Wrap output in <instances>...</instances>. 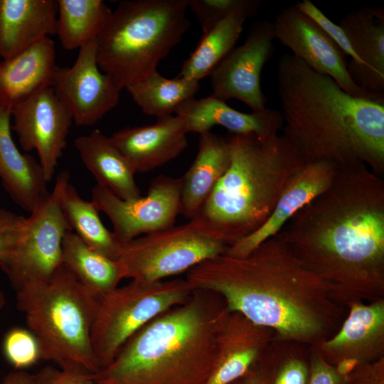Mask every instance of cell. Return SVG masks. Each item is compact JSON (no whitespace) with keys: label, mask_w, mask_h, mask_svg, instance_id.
<instances>
[{"label":"cell","mask_w":384,"mask_h":384,"mask_svg":"<svg viewBox=\"0 0 384 384\" xmlns=\"http://www.w3.org/2000/svg\"><path fill=\"white\" fill-rule=\"evenodd\" d=\"M278 237L338 304L384 294V181L365 164L338 167L329 187Z\"/></svg>","instance_id":"cell-1"},{"label":"cell","mask_w":384,"mask_h":384,"mask_svg":"<svg viewBox=\"0 0 384 384\" xmlns=\"http://www.w3.org/2000/svg\"><path fill=\"white\" fill-rule=\"evenodd\" d=\"M193 290L218 295L239 312L285 340L317 343L342 317L329 284L306 268L277 236L245 257L225 253L190 269Z\"/></svg>","instance_id":"cell-2"},{"label":"cell","mask_w":384,"mask_h":384,"mask_svg":"<svg viewBox=\"0 0 384 384\" xmlns=\"http://www.w3.org/2000/svg\"><path fill=\"white\" fill-rule=\"evenodd\" d=\"M282 135L304 163L365 164L384 174V102L346 92L292 53L277 65Z\"/></svg>","instance_id":"cell-3"},{"label":"cell","mask_w":384,"mask_h":384,"mask_svg":"<svg viewBox=\"0 0 384 384\" xmlns=\"http://www.w3.org/2000/svg\"><path fill=\"white\" fill-rule=\"evenodd\" d=\"M210 292L193 290L159 315L92 376L95 384H206L216 359V329L225 308Z\"/></svg>","instance_id":"cell-4"},{"label":"cell","mask_w":384,"mask_h":384,"mask_svg":"<svg viewBox=\"0 0 384 384\" xmlns=\"http://www.w3.org/2000/svg\"><path fill=\"white\" fill-rule=\"evenodd\" d=\"M228 140L229 166L196 217L228 247L266 222L304 161L282 134L263 140L231 134Z\"/></svg>","instance_id":"cell-5"},{"label":"cell","mask_w":384,"mask_h":384,"mask_svg":"<svg viewBox=\"0 0 384 384\" xmlns=\"http://www.w3.org/2000/svg\"><path fill=\"white\" fill-rule=\"evenodd\" d=\"M188 0L121 1L96 39L100 70L122 90L157 70L190 26Z\"/></svg>","instance_id":"cell-6"},{"label":"cell","mask_w":384,"mask_h":384,"mask_svg":"<svg viewBox=\"0 0 384 384\" xmlns=\"http://www.w3.org/2000/svg\"><path fill=\"white\" fill-rule=\"evenodd\" d=\"M100 299L61 265L46 282L16 292V306L36 337L41 359L93 375L90 333Z\"/></svg>","instance_id":"cell-7"},{"label":"cell","mask_w":384,"mask_h":384,"mask_svg":"<svg viewBox=\"0 0 384 384\" xmlns=\"http://www.w3.org/2000/svg\"><path fill=\"white\" fill-rule=\"evenodd\" d=\"M186 279L154 282L131 280L100 301L90 343L99 370L108 365L139 330L164 312L186 302L193 292Z\"/></svg>","instance_id":"cell-8"},{"label":"cell","mask_w":384,"mask_h":384,"mask_svg":"<svg viewBox=\"0 0 384 384\" xmlns=\"http://www.w3.org/2000/svg\"><path fill=\"white\" fill-rule=\"evenodd\" d=\"M228 246L195 217L122 245L116 260L122 279L154 282L177 275L225 252Z\"/></svg>","instance_id":"cell-9"},{"label":"cell","mask_w":384,"mask_h":384,"mask_svg":"<svg viewBox=\"0 0 384 384\" xmlns=\"http://www.w3.org/2000/svg\"><path fill=\"white\" fill-rule=\"evenodd\" d=\"M60 183L27 218L23 232L0 268L18 290L48 281L62 265V242L72 230L60 203Z\"/></svg>","instance_id":"cell-10"},{"label":"cell","mask_w":384,"mask_h":384,"mask_svg":"<svg viewBox=\"0 0 384 384\" xmlns=\"http://www.w3.org/2000/svg\"><path fill=\"white\" fill-rule=\"evenodd\" d=\"M181 177L161 175L153 180L145 196L125 201L96 184L91 201L109 218L113 233L123 245L174 225L181 214Z\"/></svg>","instance_id":"cell-11"},{"label":"cell","mask_w":384,"mask_h":384,"mask_svg":"<svg viewBox=\"0 0 384 384\" xmlns=\"http://www.w3.org/2000/svg\"><path fill=\"white\" fill-rule=\"evenodd\" d=\"M21 148L36 150L47 182L56 170L66 147L73 117L53 88H41L17 102L11 110Z\"/></svg>","instance_id":"cell-12"},{"label":"cell","mask_w":384,"mask_h":384,"mask_svg":"<svg viewBox=\"0 0 384 384\" xmlns=\"http://www.w3.org/2000/svg\"><path fill=\"white\" fill-rule=\"evenodd\" d=\"M272 23H253L245 42L234 48L210 74L212 95L225 102L236 99L253 111L266 108L260 78L265 64L274 55Z\"/></svg>","instance_id":"cell-13"},{"label":"cell","mask_w":384,"mask_h":384,"mask_svg":"<svg viewBox=\"0 0 384 384\" xmlns=\"http://www.w3.org/2000/svg\"><path fill=\"white\" fill-rule=\"evenodd\" d=\"M96 40L79 49L71 67H57L51 87L78 126H92L115 107L121 90L100 68Z\"/></svg>","instance_id":"cell-14"},{"label":"cell","mask_w":384,"mask_h":384,"mask_svg":"<svg viewBox=\"0 0 384 384\" xmlns=\"http://www.w3.org/2000/svg\"><path fill=\"white\" fill-rule=\"evenodd\" d=\"M272 23L274 38L289 48L292 55L317 73L331 77L351 95L373 100L351 80L347 70L348 56L315 21L295 5L281 11Z\"/></svg>","instance_id":"cell-15"},{"label":"cell","mask_w":384,"mask_h":384,"mask_svg":"<svg viewBox=\"0 0 384 384\" xmlns=\"http://www.w3.org/2000/svg\"><path fill=\"white\" fill-rule=\"evenodd\" d=\"M273 331L224 308L216 329V359L206 384H230L257 362Z\"/></svg>","instance_id":"cell-16"},{"label":"cell","mask_w":384,"mask_h":384,"mask_svg":"<svg viewBox=\"0 0 384 384\" xmlns=\"http://www.w3.org/2000/svg\"><path fill=\"white\" fill-rule=\"evenodd\" d=\"M337 169L326 161L304 163L287 181L266 222L251 235L228 247L225 253L245 257L265 240L276 236L296 213L329 187Z\"/></svg>","instance_id":"cell-17"},{"label":"cell","mask_w":384,"mask_h":384,"mask_svg":"<svg viewBox=\"0 0 384 384\" xmlns=\"http://www.w3.org/2000/svg\"><path fill=\"white\" fill-rule=\"evenodd\" d=\"M360 65L348 73L370 98L384 102V9L364 6L339 21Z\"/></svg>","instance_id":"cell-18"},{"label":"cell","mask_w":384,"mask_h":384,"mask_svg":"<svg viewBox=\"0 0 384 384\" xmlns=\"http://www.w3.org/2000/svg\"><path fill=\"white\" fill-rule=\"evenodd\" d=\"M348 317L339 331L314 344V350L329 364L344 358L369 363L383 357L384 349V300L369 304L351 303Z\"/></svg>","instance_id":"cell-19"},{"label":"cell","mask_w":384,"mask_h":384,"mask_svg":"<svg viewBox=\"0 0 384 384\" xmlns=\"http://www.w3.org/2000/svg\"><path fill=\"white\" fill-rule=\"evenodd\" d=\"M187 134L183 119L171 114L151 125L120 129L110 139L136 173H146L178 156L188 146Z\"/></svg>","instance_id":"cell-20"},{"label":"cell","mask_w":384,"mask_h":384,"mask_svg":"<svg viewBox=\"0 0 384 384\" xmlns=\"http://www.w3.org/2000/svg\"><path fill=\"white\" fill-rule=\"evenodd\" d=\"M175 114L183 119L188 133L199 134L210 132L213 126L219 125L231 134H255L265 140L278 135L283 127V118L279 110L266 107L244 113L212 95L186 100L177 108Z\"/></svg>","instance_id":"cell-21"},{"label":"cell","mask_w":384,"mask_h":384,"mask_svg":"<svg viewBox=\"0 0 384 384\" xmlns=\"http://www.w3.org/2000/svg\"><path fill=\"white\" fill-rule=\"evenodd\" d=\"M57 1L0 0V58L9 60L56 34Z\"/></svg>","instance_id":"cell-22"},{"label":"cell","mask_w":384,"mask_h":384,"mask_svg":"<svg viewBox=\"0 0 384 384\" xmlns=\"http://www.w3.org/2000/svg\"><path fill=\"white\" fill-rule=\"evenodd\" d=\"M11 117L0 108V179L14 203L31 213L49 193L48 182L39 161L21 153L14 142Z\"/></svg>","instance_id":"cell-23"},{"label":"cell","mask_w":384,"mask_h":384,"mask_svg":"<svg viewBox=\"0 0 384 384\" xmlns=\"http://www.w3.org/2000/svg\"><path fill=\"white\" fill-rule=\"evenodd\" d=\"M55 44L45 38L15 57L0 61V108L13 107L34 92L52 85L57 68Z\"/></svg>","instance_id":"cell-24"},{"label":"cell","mask_w":384,"mask_h":384,"mask_svg":"<svg viewBox=\"0 0 384 384\" xmlns=\"http://www.w3.org/2000/svg\"><path fill=\"white\" fill-rule=\"evenodd\" d=\"M229 164L228 138L210 132L199 134L196 156L181 177V215L191 220L199 213Z\"/></svg>","instance_id":"cell-25"},{"label":"cell","mask_w":384,"mask_h":384,"mask_svg":"<svg viewBox=\"0 0 384 384\" xmlns=\"http://www.w3.org/2000/svg\"><path fill=\"white\" fill-rule=\"evenodd\" d=\"M75 146L97 184L109 188L122 200L130 201L142 196L132 165L113 144L110 137L95 129L76 138Z\"/></svg>","instance_id":"cell-26"},{"label":"cell","mask_w":384,"mask_h":384,"mask_svg":"<svg viewBox=\"0 0 384 384\" xmlns=\"http://www.w3.org/2000/svg\"><path fill=\"white\" fill-rule=\"evenodd\" d=\"M57 178L60 183L61 208L72 231L90 247L116 261L122 244L114 233L103 225L97 206L92 201L81 198L70 183V174L67 171H63Z\"/></svg>","instance_id":"cell-27"},{"label":"cell","mask_w":384,"mask_h":384,"mask_svg":"<svg viewBox=\"0 0 384 384\" xmlns=\"http://www.w3.org/2000/svg\"><path fill=\"white\" fill-rule=\"evenodd\" d=\"M62 265L100 299L122 279L117 261L90 247L72 230L63 237Z\"/></svg>","instance_id":"cell-28"},{"label":"cell","mask_w":384,"mask_h":384,"mask_svg":"<svg viewBox=\"0 0 384 384\" xmlns=\"http://www.w3.org/2000/svg\"><path fill=\"white\" fill-rule=\"evenodd\" d=\"M252 16L233 14L215 23L203 36L193 52L185 60L178 76L196 82L210 75L219 63L235 48L244 23Z\"/></svg>","instance_id":"cell-29"},{"label":"cell","mask_w":384,"mask_h":384,"mask_svg":"<svg viewBox=\"0 0 384 384\" xmlns=\"http://www.w3.org/2000/svg\"><path fill=\"white\" fill-rule=\"evenodd\" d=\"M56 1V34L63 48L68 50L95 41L112 11L102 0Z\"/></svg>","instance_id":"cell-30"},{"label":"cell","mask_w":384,"mask_h":384,"mask_svg":"<svg viewBox=\"0 0 384 384\" xmlns=\"http://www.w3.org/2000/svg\"><path fill=\"white\" fill-rule=\"evenodd\" d=\"M125 89L144 114L158 119L173 114L183 102L194 97L199 82L178 75L166 78L156 70Z\"/></svg>","instance_id":"cell-31"},{"label":"cell","mask_w":384,"mask_h":384,"mask_svg":"<svg viewBox=\"0 0 384 384\" xmlns=\"http://www.w3.org/2000/svg\"><path fill=\"white\" fill-rule=\"evenodd\" d=\"M262 384H307L309 362L295 355L279 359L267 358L263 354L255 363Z\"/></svg>","instance_id":"cell-32"},{"label":"cell","mask_w":384,"mask_h":384,"mask_svg":"<svg viewBox=\"0 0 384 384\" xmlns=\"http://www.w3.org/2000/svg\"><path fill=\"white\" fill-rule=\"evenodd\" d=\"M260 0H188L191 9L201 23L203 33L227 16L238 12L256 15Z\"/></svg>","instance_id":"cell-33"},{"label":"cell","mask_w":384,"mask_h":384,"mask_svg":"<svg viewBox=\"0 0 384 384\" xmlns=\"http://www.w3.org/2000/svg\"><path fill=\"white\" fill-rule=\"evenodd\" d=\"M3 351L9 363L18 369L29 367L41 359L38 343L28 329H10L4 338Z\"/></svg>","instance_id":"cell-34"},{"label":"cell","mask_w":384,"mask_h":384,"mask_svg":"<svg viewBox=\"0 0 384 384\" xmlns=\"http://www.w3.org/2000/svg\"><path fill=\"white\" fill-rule=\"evenodd\" d=\"M302 12L315 21L339 46L347 56V70L354 69L360 65L359 60L354 53L351 44L341 28L334 23L325 14L309 0H302L294 4Z\"/></svg>","instance_id":"cell-35"},{"label":"cell","mask_w":384,"mask_h":384,"mask_svg":"<svg viewBox=\"0 0 384 384\" xmlns=\"http://www.w3.org/2000/svg\"><path fill=\"white\" fill-rule=\"evenodd\" d=\"M27 218L0 208V260L14 247L26 226Z\"/></svg>","instance_id":"cell-36"},{"label":"cell","mask_w":384,"mask_h":384,"mask_svg":"<svg viewBox=\"0 0 384 384\" xmlns=\"http://www.w3.org/2000/svg\"><path fill=\"white\" fill-rule=\"evenodd\" d=\"M37 384H87L92 375L80 370L47 366L35 374Z\"/></svg>","instance_id":"cell-37"},{"label":"cell","mask_w":384,"mask_h":384,"mask_svg":"<svg viewBox=\"0 0 384 384\" xmlns=\"http://www.w3.org/2000/svg\"><path fill=\"white\" fill-rule=\"evenodd\" d=\"M335 367L327 363L314 349L309 361V375L307 384H348Z\"/></svg>","instance_id":"cell-38"},{"label":"cell","mask_w":384,"mask_h":384,"mask_svg":"<svg viewBox=\"0 0 384 384\" xmlns=\"http://www.w3.org/2000/svg\"><path fill=\"white\" fill-rule=\"evenodd\" d=\"M2 384H37L36 375L23 371H17L8 374L3 380Z\"/></svg>","instance_id":"cell-39"},{"label":"cell","mask_w":384,"mask_h":384,"mask_svg":"<svg viewBox=\"0 0 384 384\" xmlns=\"http://www.w3.org/2000/svg\"><path fill=\"white\" fill-rule=\"evenodd\" d=\"M230 384H262L255 364L245 375Z\"/></svg>","instance_id":"cell-40"},{"label":"cell","mask_w":384,"mask_h":384,"mask_svg":"<svg viewBox=\"0 0 384 384\" xmlns=\"http://www.w3.org/2000/svg\"><path fill=\"white\" fill-rule=\"evenodd\" d=\"M371 365V378L373 384H384L383 358L377 360Z\"/></svg>","instance_id":"cell-41"},{"label":"cell","mask_w":384,"mask_h":384,"mask_svg":"<svg viewBox=\"0 0 384 384\" xmlns=\"http://www.w3.org/2000/svg\"><path fill=\"white\" fill-rule=\"evenodd\" d=\"M348 384H373L371 378V365L351 378Z\"/></svg>","instance_id":"cell-42"},{"label":"cell","mask_w":384,"mask_h":384,"mask_svg":"<svg viewBox=\"0 0 384 384\" xmlns=\"http://www.w3.org/2000/svg\"><path fill=\"white\" fill-rule=\"evenodd\" d=\"M4 304H5V297L2 290L0 288V311L4 307Z\"/></svg>","instance_id":"cell-43"},{"label":"cell","mask_w":384,"mask_h":384,"mask_svg":"<svg viewBox=\"0 0 384 384\" xmlns=\"http://www.w3.org/2000/svg\"><path fill=\"white\" fill-rule=\"evenodd\" d=\"M87 384H95V383H93L92 379L91 380H90V381L87 383Z\"/></svg>","instance_id":"cell-44"}]
</instances>
